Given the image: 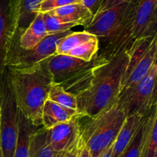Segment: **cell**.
<instances>
[{
	"label": "cell",
	"mask_w": 157,
	"mask_h": 157,
	"mask_svg": "<svg viewBox=\"0 0 157 157\" xmlns=\"http://www.w3.org/2000/svg\"><path fill=\"white\" fill-rule=\"evenodd\" d=\"M43 17H44L48 35H55L60 32L71 30L72 28L78 26V25L75 23L66 22V21H62L60 18L52 15L48 12L43 13Z\"/></svg>",
	"instance_id": "25"
},
{
	"label": "cell",
	"mask_w": 157,
	"mask_h": 157,
	"mask_svg": "<svg viewBox=\"0 0 157 157\" xmlns=\"http://www.w3.org/2000/svg\"><path fill=\"white\" fill-rule=\"evenodd\" d=\"M76 157H91L89 150H87L85 145L81 142V140H80L79 144L78 146V149H77Z\"/></svg>",
	"instance_id": "29"
},
{
	"label": "cell",
	"mask_w": 157,
	"mask_h": 157,
	"mask_svg": "<svg viewBox=\"0 0 157 157\" xmlns=\"http://www.w3.org/2000/svg\"><path fill=\"white\" fill-rule=\"evenodd\" d=\"M156 8L157 0H138L133 18L134 41L156 35Z\"/></svg>",
	"instance_id": "12"
},
{
	"label": "cell",
	"mask_w": 157,
	"mask_h": 157,
	"mask_svg": "<svg viewBox=\"0 0 157 157\" xmlns=\"http://www.w3.org/2000/svg\"><path fill=\"white\" fill-rule=\"evenodd\" d=\"M41 1H42V0H41Z\"/></svg>",
	"instance_id": "33"
},
{
	"label": "cell",
	"mask_w": 157,
	"mask_h": 157,
	"mask_svg": "<svg viewBox=\"0 0 157 157\" xmlns=\"http://www.w3.org/2000/svg\"><path fill=\"white\" fill-rule=\"evenodd\" d=\"M127 115L118 104L105 109L81 126V141L91 157H99L114 142Z\"/></svg>",
	"instance_id": "4"
},
{
	"label": "cell",
	"mask_w": 157,
	"mask_h": 157,
	"mask_svg": "<svg viewBox=\"0 0 157 157\" xmlns=\"http://www.w3.org/2000/svg\"><path fill=\"white\" fill-rule=\"evenodd\" d=\"M38 127L18 111V138L13 157H29L31 136Z\"/></svg>",
	"instance_id": "21"
},
{
	"label": "cell",
	"mask_w": 157,
	"mask_h": 157,
	"mask_svg": "<svg viewBox=\"0 0 157 157\" xmlns=\"http://www.w3.org/2000/svg\"><path fill=\"white\" fill-rule=\"evenodd\" d=\"M15 32L12 0H0V75L6 67V61Z\"/></svg>",
	"instance_id": "13"
},
{
	"label": "cell",
	"mask_w": 157,
	"mask_h": 157,
	"mask_svg": "<svg viewBox=\"0 0 157 157\" xmlns=\"http://www.w3.org/2000/svg\"><path fill=\"white\" fill-rule=\"evenodd\" d=\"M127 52L128 64L121 82V92L137 84L156 62V35L135 40Z\"/></svg>",
	"instance_id": "7"
},
{
	"label": "cell",
	"mask_w": 157,
	"mask_h": 157,
	"mask_svg": "<svg viewBox=\"0 0 157 157\" xmlns=\"http://www.w3.org/2000/svg\"><path fill=\"white\" fill-rule=\"evenodd\" d=\"M77 149H78V147H76L75 149H73V150H72L69 151L68 153H66L65 156H64V157H76Z\"/></svg>",
	"instance_id": "31"
},
{
	"label": "cell",
	"mask_w": 157,
	"mask_h": 157,
	"mask_svg": "<svg viewBox=\"0 0 157 157\" xmlns=\"http://www.w3.org/2000/svg\"><path fill=\"white\" fill-rule=\"evenodd\" d=\"M104 0H82V3L87 9H89L93 15V17L98 13L101 5Z\"/></svg>",
	"instance_id": "27"
},
{
	"label": "cell",
	"mask_w": 157,
	"mask_h": 157,
	"mask_svg": "<svg viewBox=\"0 0 157 157\" xmlns=\"http://www.w3.org/2000/svg\"><path fill=\"white\" fill-rule=\"evenodd\" d=\"M112 150H113V144L108 147L107 150H104L99 157H111L112 156Z\"/></svg>",
	"instance_id": "30"
},
{
	"label": "cell",
	"mask_w": 157,
	"mask_h": 157,
	"mask_svg": "<svg viewBox=\"0 0 157 157\" xmlns=\"http://www.w3.org/2000/svg\"><path fill=\"white\" fill-rule=\"evenodd\" d=\"M135 9L107 38H104L105 39L104 47L99 49L97 55L106 60H110L131 47L134 42L133 29Z\"/></svg>",
	"instance_id": "10"
},
{
	"label": "cell",
	"mask_w": 157,
	"mask_h": 157,
	"mask_svg": "<svg viewBox=\"0 0 157 157\" xmlns=\"http://www.w3.org/2000/svg\"><path fill=\"white\" fill-rule=\"evenodd\" d=\"M156 62L137 84L120 93L117 102L127 116L138 114L145 117L156 105Z\"/></svg>",
	"instance_id": "6"
},
{
	"label": "cell",
	"mask_w": 157,
	"mask_h": 157,
	"mask_svg": "<svg viewBox=\"0 0 157 157\" xmlns=\"http://www.w3.org/2000/svg\"><path fill=\"white\" fill-rule=\"evenodd\" d=\"M47 100L62 107L78 111V101L75 95L66 92L61 87L53 84L48 94Z\"/></svg>",
	"instance_id": "23"
},
{
	"label": "cell",
	"mask_w": 157,
	"mask_h": 157,
	"mask_svg": "<svg viewBox=\"0 0 157 157\" xmlns=\"http://www.w3.org/2000/svg\"><path fill=\"white\" fill-rule=\"evenodd\" d=\"M108 61L98 55L90 61L55 55L48 59V67L53 84L77 97L87 88L97 69Z\"/></svg>",
	"instance_id": "3"
},
{
	"label": "cell",
	"mask_w": 157,
	"mask_h": 157,
	"mask_svg": "<svg viewBox=\"0 0 157 157\" xmlns=\"http://www.w3.org/2000/svg\"><path fill=\"white\" fill-rule=\"evenodd\" d=\"M9 69L18 110L33 125L41 127L43 106L53 85L48 59L30 67Z\"/></svg>",
	"instance_id": "2"
},
{
	"label": "cell",
	"mask_w": 157,
	"mask_h": 157,
	"mask_svg": "<svg viewBox=\"0 0 157 157\" xmlns=\"http://www.w3.org/2000/svg\"><path fill=\"white\" fill-rule=\"evenodd\" d=\"M140 157H157V105L145 117Z\"/></svg>",
	"instance_id": "17"
},
{
	"label": "cell",
	"mask_w": 157,
	"mask_h": 157,
	"mask_svg": "<svg viewBox=\"0 0 157 157\" xmlns=\"http://www.w3.org/2000/svg\"><path fill=\"white\" fill-rule=\"evenodd\" d=\"M144 118L138 114L127 117L113 144L111 157H122L140 127Z\"/></svg>",
	"instance_id": "14"
},
{
	"label": "cell",
	"mask_w": 157,
	"mask_h": 157,
	"mask_svg": "<svg viewBox=\"0 0 157 157\" xmlns=\"http://www.w3.org/2000/svg\"><path fill=\"white\" fill-rule=\"evenodd\" d=\"M0 157H3V156H2V153L1 147H0Z\"/></svg>",
	"instance_id": "32"
},
{
	"label": "cell",
	"mask_w": 157,
	"mask_h": 157,
	"mask_svg": "<svg viewBox=\"0 0 157 157\" xmlns=\"http://www.w3.org/2000/svg\"><path fill=\"white\" fill-rule=\"evenodd\" d=\"M73 31L48 35L41 42L30 50H24L18 45L20 35L15 34L6 57V66L10 68H20L35 65L56 55V47L61 38L67 36Z\"/></svg>",
	"instance_id": "8"
},
{
	"label": "cell",
	"mask_w": 157,
	"mask_h": 157,
	"mask_svg": "<svg viewBox=\"0 0 157 157\" xmlns=\"http://www.w3.org/2000/svg\"><path fill=\"white\" fill-rule=\"evenodd\" d=\"M94 38H96V36L84 30L81 32L73 31L71 33L58 41L56 47V55H66L67 52L71 51L72 49L90 41Z\"/></svg>",
	"instance_id": "22"
},
{
	"label": "cell",
	"mask_w": 157,
	"mask_h": 157,
	"mask_svg": "<svg viewBox=\"0 0 157 157\" xmlns=\"http://www.w3.org/2000/svg\"><path fill=\"white\" fill-rule=\"evenodd\" d=\"M75 117H81L77 110L62 107L46 100L41 113V127L46 130L61 123L67 122Z\"/></svg>",
	"instance_id": "15"
},
{
	"label": "cell",
	"mask_w": 157,
	"mask_h": 157,
	"mask_svg": "<svg viewBox=\"0 0 157 157\" xmlns=\"http://www.w3.org/2000/svg\"><path fill=\"white\" fill-rule=\"evenodd\" d=\"M41 0H12L15 15V34L21 36L38 15Z\"/></svg>",
	"instance_id": "16"
},
{
	"label": "cell",
	"mask_w": 157,
	"mask_h": 157,
	"mask_svg": "<svg viewBox=\"0 0 157 157\" xmlns=\"http://www.w3.org/2000/svg\"><path fill=\"white\" fill-rule=\"evenodd\" d=\"M100 49L99 38H94L87 42L72 49L67 55L84 61H90L97 55Z\"/></svg>",
	"instance_id": "24"
},
{
	"label": "cell",
	"mask_w": 157,
	"mask_h": 157,
	"mask_svg": "<svg viewBox=\"0 0 157 157\" xmlns=\"http://www.w3.org/2000/svg\"><path fill=\"white\" fill-rule=\"evenodd\" d=\"M138 0H130L96 14L84 31L99 38H107L136 9Z\"/></svg>",
	"instance_id": "9"
},
{
	"label": "cell",
	"mask_w": 157,
	"mask_h": 157,
	"mask_svg": "<svg viewBox=\"0 0 157 157\" xmlns=\"http://www.w3.org/2000/svg\"><path fill=\"white\" fill-rule=\"evenodd\" d=\"M67 153L54 150L49 145L48 130L38 127L31 136L29 157H64Z\"/></svg>",
	"instance_id": "20"
},
{
	"label": "cell",
	"mask_w": 157,
	"mask_h": 157,
	"mask_svg": "<svg viewBox=\"0 0 157 157\" xmlns=\"http://www.w3.org/2000/svg\"><path fill=\"white\" fill-rule=\"evenodd\" d=\"M48 36L43 13H38L18 38V45L24 50H30Z\"/></svg>",
	"instance_id": "19"
},
{
	"label": "cell",
	"mask_w": 157,
	"mask_h": 157,
	"mask_svg": "<svg viewBox=\"0 0 157 157\" xmlns=\"http://www.w3.org/2000/svg\"><path fill=\"white\" fill-rule=\"evenodd\" d=\"M128 58L126 51L97 69L87 88L77 96L81 118L94 117L117 102Z\"/></svg>",
	"instance_id": "1"
},
{
	"label": "cell",
	"mask_w": 157,
	"mask_h": 157,
	"mask_svg": "<svg viewBox=\"0 0 157 157\" xmlns=\"http://www.w3.org/2000/svg\"><path fill=\"white\" fill-rule=\"evenodd\" d=\"M128 1H130V0H104V2L102 3V5H101V8H100L99 10H98V13H99V12H102V11L104 10H106V9H110V8L113 7V6H117V5H119L121 4V3L125 2Z\"/></svg>",
	"instance_id": "28"
},
{
	"label": "cell",
	"mask_w": 157,
	"mask_h": 157,
	"mask_svg": "<svg viewBox=\"0 0 157 157\" xmlns=\"http://www.w3.org/2000/svg\"><path fill=\"white\" fill-rule=\"evenodd\" d=\"M80 117L61 123L48 130L49 145L60 153H68L78 147L81 140Z\"/></svg>",
	"instance_id": "11"
},
{
	"label": "cell",
	"mask_w": 157,
	"mask_h": 157,
	"mask_svg": "<svg viewBox=\"0 0 157 157\" xmlns=\"http://www.w3.org/2000/svg\"><path fill=\"white\" fill-rule=\"evenodd\" d=\"M18 111L10 71L6 66L0 75V147L3 157H13L18 138Z\"/></svg>",
	"instance_id": "5"
},
{
	"label": "cell",
	"mask_w": 157,
	"mask_h": 157,
	"mask_svg": "<svg viewBox=\"0 0 157 157\" xmlns=\"http://www.w3.org/2000/svg\"><path fill=\"white\" fill-rule=\"evenodd\" d=\"M75 3H82V0H42L38 9V13H46L52 10Z\"/></svg>",
	"instance_id": "26"
},
{
	"label": "cell",
	"mask_w": 157,
	"mask_h": 157,
	"mask_svg": "<svg viewBox=\"0 0 157 157\" xmlns=\"http://www.w3.org/2000/svg\"><path fill=\"white\" fill-rule=\"evenodd\" d=\"M53 16L66 22L75 23L78 25H87L93 18V15L83 3L67 5L48 12Z\"/></svg>",
	"instance_id": "18"
}]
</instances>
